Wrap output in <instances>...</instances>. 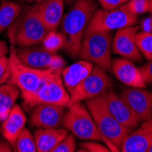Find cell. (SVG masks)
Returning a JSON list of instances; mask_svg holds the SVG:
<instances>
[{
  "mask_svg": "<svg viewBox=\"0 0 152 152\" xmlns=\"http://www.w3.org/2000/svg\"><path fill=\"white\" fill-rule=\"evenodd\" d=\"M98 5L94 0H76L71 9L63 16L61 30L66 37L64 48L71 57L78 56L83 37Z\"/></svg>",
  "mask_w": 152,
  "mask_h": 152,
  "instance_id": "6da1fadb",
  "label": "cell"
},
{
  "mask_svg": "<svg viewBox=\"0 0 152 152\" xmlns=\"http://www.w3.org/2000/svg\"><path fill=\"white\" fill-rule=\"evenodd\" d=\"M86 106L101 134L102 141L107 144L110 151H120L121 145L130 130L107 111L98 96L87 99Z\"/></svg>",
  "mask_w": 152,
  "mask_h": 152,
  "instance_id": "7a4b0ae2",
  "label": "cell"
},
{
  "mask_svg": "<svg viewBox=\"0 0 152 152\" xmlns=\"http://www.w3.org/2000/svg\"><path fill=\"white\" fill-rule=\"evenodd\" d=\"M48 32V30L39 17L37 6L35 5L12 24L8 36L12 45L16 44L23 48L41 43Z\"/></svg>",
  "mask_w": 152,
  "mask_h": 152,
  "instance_id": "3957f363",
  "label": "cell"
},
{
  "mask_svg": "<svg viewBox=\"0 0 152 152\" xmlns=\"http://www.w3.org/2000/svg\"><path fill=\"white\" fill-rule=\"evenodd\" d=\"M112 31L86 32L80 45L78 56L103 69H111Z\"/></svg>",
  "mask_w": 152,
  "mask_h": 152,
  "instance_id": "277c9868",
  "label": "cell"
},
{
  "mask_svg": "<svg viewBox=\"0 0 152 152\" xmlns=\"http://www.w3.org/2000/svg\"><path fill=\"white\" fill-rule=\"evenodd\" d=\"M63 69V68H62ZM62 69L54 70L35 91L22 92L24 105L28 108L40 104H54L66 107L69 93L63 85Z\"/></svg>",
  "mask_w": 152,
  "mask_h": 152,
  "instance_id": "5b68a950",
  "label": "cell"
},
{
  "mask_svg": "<svg viewBox=\"0 0 152 152\" xmlns=\"http://www.w3.org/2000/svg\"><path fill=\"white\" fill-rule=\"evenodd\" d=\"M9 78L8 83L16 85L21 92L35 91L42 82L56 69L62 68H49V69H38L26 66L22 63L17 55V49L14 45L10 48L8 57Z\"/></svg>",
  "mask_w": 152,
  "mask_h": 152,
  "instance_id": "8992f818",
  "label": "cell"
},
{
  "mask_svg": "<svg viewBox=\"0 0 152 152\" xmlns=\"http://www.w3.org/2000/svg\"><path fill=\"white\" fill-rule=\"evenodd\" d=\"M62 125L80 140H102L101 134L90 112L80 102L67 107V110L64 113Z\"/></svg>",
  "mask_w": 152,
  "mask_h": 152,
  "instance_id": "52a82bcc",
  "label": "cell"
},
{
  "mask_svg": "<svg viewBox=\"0 0 152 152\" xmlns=\"http://www.w3.org/2000/svg\"><path fill=\"white\" fill-rule=\"evenodd\" d=\"M137 22V17L118 8L96 9L88 25L86 32L113 31ZM85 32V33H86Z\"/></svg>",
  "mask_w": 152,
  "mask_h": 152,
  "instance_id": "ba28073f",
  "label": "cell"
},
{
  "mask_svg": "<svg viewBox=\"0 0 152 152\" xmlns=\"http://www.w3.org/2000/svg\"><path fill=\"white\" fill-rule=\"evenodd\" d=\"M111 85V78L105 69L99 66L93 67L92 72L83 79L69 95V100L66 107L74 103L81 102L89 99L96 98L109 88Z\"/></svg>",
  "mask_w": 152,
  "mask_h": 152,
  "instance_id": "9c48e42d",
  "label": "cell"
},
{
  "mask_svg": "<svg viewBox=\"0 0 152 152\" xmlns=\"http://www.w3.org/2000/svg\"><path fill=\"white\" fill-rule=\"evenodd\" d=\"M17 55L22 63L38 69L63 68L65 66V60L62 57L38 44L19 48L17 49Z\"/></svg>",
  "mask_w": 152,
  "mask_h": 152,
  "instance_id": "30bf717a",
  "label": "cell"
},
{
  "mask_svg": "<svg viewBox=\"0 0 152 152\" xmlns=\"http://www.w3.org/2000/svg\"><path fill=\"white\" fill-rule=\"evenodd\" d=\"M98 98L101 100L107 111L126 129L131 131L137 127L140 122L130 107L112 89H106L98 96Z\"/></svg>",
  "mask_w": 152,
  "mask_h": 152,
  "instance_id": "8fae6325",
  "label": "cell"
},
{
  "mask_svg": "<svg viewBox=\"0 0 152 152\" xmlns=\"http://www.w3.org/2000/svg\"><path fill=\"white\" fill-rule=\"evenodd\" d=\"M140 26H129L117 30L112 38V51L131 61H141L143 55L136 43V35Z\"/></svg>",
  "mask_w": 152,
  "mask_h": 152,
  "instance_id": "7c38bea8",
  "label": "cell"
},
{
  "mask_svg": "<svg viewBox=\"0 0 152 152\" xmlns=\"http://www.w3.org/2000/svg\"><path fill=\"white\" fill-rule=\"evenodd\" d=\"M121 99L130 107L139 122L152 117V92L144 88L128 87L120 93Z\"/></svg>",
  "mask_w": 152,
  "mask_h": 152,
  "instance_id": "4fadbf2b",
  "label": "cell"
},
{
  "mask_svg": "<svg viewBox=\"0 0 152 152\" xmlns=\"http://www.w3.org/2000/svg\"><path fill=\"white\" fill-rule=\"evenodd\" d=\"M64 107L54 104H40L33 107L29 118L31 126L42 129L59 128L65 113Z\"/></svg>",
  "mask_w": 152,
  "mask_h": 152,
  "instance_id": "5bb4252c",
  "label": "cell"
},
{
  "mask_svg": "<svg viewBox=\"0 0 152 152\" xmlns=\"http://www.w3.org/2000/svg\"><path fill=\"white\" fill-rule=\"evenodd\" d=\"M152 146V117L131 130L123 141L122 152H148Z\"/></svg>",
  "mask_w": 152,
  "mask_h": 152,
  "instance_id": "9a60e30c",
  "label": "cell"
},
{
  "mask_svg": "<svg viewBox=\"0 0 152 152\" xmlns=\"http://www.w3.org/2000/svg\"><path fill=\"white\" fill-rule=\"evenodd\" d=\"M111 70L124 85L133 88L146 87V82L142 77L140 68L128 58H114L111 64Z\"/></svg>",
  "mask_w": 152,
  "mask_h": 152,
  "instance_id": "2e32d148",
  "label": "cell"
},
{
  "mask_svg": "<svg viewBox=\"0 0 152 152\" xmlns=\"http://www.w3.org/2000/svg\"><path fill=\"white\" fill-rule=\"evenodd\" d=\"M65 0H42L37 3V11L48 31L57 30L64 14Z\"/></svg>",
  "mask_w": 152,
  "mask_h": 152,
  "instance_id": "e0dca14e",
  "label": "cell"
},
{
  "mask_svg": "<svg viewBox=\"0 0 152 152\" xmlns=\"http://www.w3.org/2000/svg\"><path fill=\"white\" fill-rule=\"evenodd\" d=\"M93 67L94 66L92 63L83 59L66 67H63L61 78L64 87L69 95L79 83L92 72Z\"/></svg>",
  "mask_w": 152,
  "mask_h": 152,
  "instance_id": "ac0fdd59",
  "label": "cell"
},
{
  "mask_svg": "<svg viewBox=\"0 0 152 152\" xmlns=\"http://www.w3.org/2000/svg\"><path fill=\"white\" fill-rule=\"evenodd\" d=\"M26 121V118L22 108L18 105H14L2 125L4 139H6L12 147H14L18 136L25 128Z\"/></svg>",
  "mask_w": 152,
  "mask_h": 152,
  "instance_id": "d6986e66",
  "label": "cell"
},
{
  "mask_svg": "<svg viewBox=\"0 0 152 152\" xmlns=\"http://www.w3.org/2000/svg\"><path fill=\"white\" fill-rule=\"evenodd\" d=\"M69 132L66 129H42L38 128L34 133L37 152H51Z\"/></svg>",
  "mask_w": 152,
  "mask_h": 152,
  "instance_id": "ffe728a7",
  "label": "cell"
},
{
  "mask_svg": "<svg viewBox=\"0 0 152 152\" xmlns=\"http://www.w3.org/2000/svg\"><path fill=\"white\" fill-rule=\"evenodd\" d=\"M20 89L11 83L0 85V121L3 122L18 99Z\"/></svg>",
  "mask_w": 152,
  "mask_h": 152,
  "instance_id": "44dd1931",
  "label": "cell"
},
{
  "mask_svg": "<svg viewBox=\"0 0 152 152\" xmlns=\"http://www.w3.org/2000/svg\"><path fill=\"white\" fill-rule=\"evenodd\" d=\"M21 11L22 7L19 4L3 0L0 5V34L17 20Z\"/></svg>",
  "mask_w": 152,
  "mask_h": 152,
  "instance_id": "7402d4cb",
  "label": "cell"
},
{
  "mask_svg": "<svg viewBox=\"0 0 152 152\" xmlns=\"http://www.w3.org/2000/svg\"><path fill=\"white\" fill-rule=\"evenodd\" d=\"M13 150L16 152H37L34 135L29 129L26 128L22 129L14 144Z\"/></svg>",
  "mask_w": 152,
  "mask_h": 152,
  "instance_id": "603a6c76",
  "label": "cell"
},
{
  "mask_svg": "<svg viewBox=\"0 0 152 152\" xmlns=\"http://www.w3.org/2000/svg\"><path fill=\"white\" fill-rule=\"evenodd\" d=\"M65 44V36L62 32H57L56 30L48 31L42 40V46L51 52H57L58 49L64 48Z\"/></svg>",
  "mask_w": 152,
  "mask_h": 152,
  "instance_id": "cb8c5ba5",
  "label": "cell"
},
{
  "mask_svg": "<svg viewBox=\"0 0 152 152\" xmlns=\"http://www.w3.org/2000/svg\"><path fill=\"white\" fill-rule=\"evenodd\" d=\"M136 43L143 57L148 60L152 59V33L141 31L136 35Z\"/></svg>",
  "mask_w": 152,
  "mask_h": 152,
  "instance_id": "d4e9b609",
  "label": "cell"
},
{
  "mask_svg": "<svg viewBox=\"0 0 152 152\" xmlns=\"http://www.w3.org/2000/svg\"><path fill=\"white\" fill-rule=\"evenodd\" d=\"M119 8L137 17L139 15L149 12L150 3L149 0H129L125 4L121 5Z\"/></svg>",
  "mask_w": 152,
  "mask_h": 152,
  "instance_id": "484cf974",
  "label": "cell"
},
{
  "mask_svg": "<svg viewBox=\"0 0 152 152\" xmlns=\"http://www.w3.org/2000/svg\"><path fill=\"white\" fill-rule=\"evenodd\" d=\"M77 150L76 137L71 133L68 134L64 139L55 147L51 152H74Z\"/></svg>",
  "mask_w": 152,
  "mask_h": 152,
  "instance_id": "4316f807",
  "label": "cell"
},
{
  "mask_svg": "<svg viewBox=\"0 0 152 152\" xmlns=\"http://www.w3.org/2000/svg\"><path fill=\"white\" fill-rule=\"evenodd\" d=\"M78 151L84 152H109V148L103 144L96 142V140L85 141L80 144V148Z\"/></svg>",
  "mask_w": 152,
  "mask_h": 152,
  "instance_id": "83f0119b",
  "label": "cell"
},
{
  "mask_svg": "<svg viewBox=\"0 0 152 152\" xmlns=\"http://www.w3.org/2000/svg\"><path fill=\"white\" fill-rule=\"evenodd\" d=\"M9 78V66L8 58L3 56L0 58V85L7 82Z\"/></svg>",
  "mask_w": 152,
  "mask_h": 152,
  "instance_id": "f1b7e54d",
  "label": "cell"
},
{
  "mask_svg": "<svg viewBox=\"0 0 152 152\" xmlns=\"http://www.w3.org/2000/svg\"><path fill=\"white\" fill-rule=\"evenodd\" d=\"M139 68L146 84L147 83H152V59L148 60V63Z\"/></svg>",
  "mask_w": 152,
  "mask_h": 152,
  "instance_id": "f546056e",
  "label": "cell"
},
{
  "mask_svg": "<svg viewBox=\"0 0 152 152\" xmlns=\"http://www.w3.org/2000/svg\"><path fill=\"white\" fill-rule=\"evenodd\" d=\"M104 9L118 8L121 5L125 4L129 0H98Z\"/></svg>",
  "mask_w": 152,
  "mask_h": 152,
  "instance_id": "4dcf8cb0",
  "label": "cell"
},
{
  "mask_svg": "<svg viewBox=\"0 0 152 152\" xmlns=\"http://www.w3.org/2000/svg\"><path fill=\"white\" fill-rule=\"evenodd\" d=\"M140 27L142 28V31L152 33V16L144 18V20L140 24Z\"/></svg>",
  "mask_w": 152,
  "mask_h": 152,
  "instance_id": "1f68e13d",
  "label": "cell"
},
{
  "mask_svg": "<svg viewBox=\"0 0 152 152\" xmlns=\"http://www.w3.org/2000/svg\"><path fill=\"white\" fill-rule=\"evenodd\" d=\"M13 151L12 145L6 140H0V152H11Z\"/></svg>",
  "mask_w": 152,
  "mask_h": 152,
  "instance_id": "d6a6232c",
  "label": "cell"
},
{
  "mask_svg": "<svg viewBox=\"0 0 152 152\" xmlns=\"http://www.w3.org/2000/svg\"><path fill=\"white\" fill-rule=\"evenodd\" d=\"M8 53V48L7 45L5 41L0 40V58L6 56V55Z\"/></svg>",
  "mask_w": 152,
  "mask_h": 152,
  "instance_id": "836d02e7",
  "label": "cell"
},
{
  "mask_svg": "<svg viewBox=\"0 0 152 152\" xmlns=\"http://www.w3.org/2000/svg\"><path fill=\"white\" fill-rule=\"evenodd\" d=\"M21 1H25V2H37V3H39V2L42 1V0H21Z\"/></svg>",
  "mask_w": 152,
  "mask_h": 152,
  "instance_id": "e575fe53",
  "label": "cell"
},
{
  "mask_svg": "<svg viewBox=\"0 0 152 152\" xmlns=\"http://www.w3.org/2000/svg\"><path fill=\"white\" fill-rule=\"evenodd\" d=\"M149 3H150V9H149V12L152 13V0H149Z\"/></svg>",
  "mask_w": 152,
  "mask_h": 152,
  "instance_id": "d590c367",
  "label": "cell"
},
{
  "mask_svg": "<svg viewBox=\"0 0 152 152\" xmlns=\"http://www.w3.org/2000/svg\"><path fill=\"white\" fill-rule=\"evenodd\" d=\"M66 1V4H70V3H72L73 2V0H65Z\"/></svg>",
  "mask_w": 152,
  "mask_h": 152,
  "instance_id": "8d00e7d4",
  "label": "cell"
},
{
  "mask_svg": "<svg viewBox=\"0 0 152 152\" xmlns=\"http://www.w3.org/2000/svg\"><path fill=\"white\" fill-rule=\"evenodd\" d=\"M148 152H152V146L150 147V148L148 149Z\"/></svg>",
  "mask_w": 152,
  "mask_h": 152,
  "instance_id": "74e56055",
  "label": "cell"
},
{
  "mask_svg": "<svg viewBox=\"0 0 152 152\" xmlns=\"http://www.w3.org/2000/svg\"><path fill=\"white\" fill-rule=\"evenodd\" d=\"M0 130H1V129H0Z\"/></svg>",
  "mask_w": 152,
  "mask_h": 152,
  "instance_id": "f35d334b",
  "label": "cell"
}]
</instances>
